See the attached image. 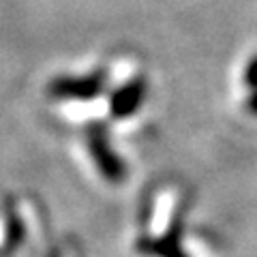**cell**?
<instances>
[{
    "label": "cell",
    "mask_w": 257,
    "mask_h": 257,
    "mask_svg": "<svg viewBox=\"0 0 257 257\" xmlns=\"http://www.w3.org/2000/svg\"><path fill=\"white\" fill-rule=\"evenodd\" d=\"M86 144L90 150V157L94 161L99 174L105 178L107 182H122L126 178V163L122 157L116 155V150L111 148V144L107 140V128L94 122L88 126L86 131Z\"/></svg>",
    "instance_id": "cell-1"
},
{
    "label": "cell",
    "mask_w": 257,
    "mask_h": 257,
    "mask_svg": "<svg viewBox=\"0 0 257 257\" xmlns=\"http://www.w3.org/2000/svg\"><path fill=\"white\" fill-rule=\"evenodd\" d=\"M103 84H105V73L103 71H94L90 75H64L50 82L47 92L54 99L88 101V99H94L103 90Z\"/></svg>",
    "instance_id": "cell-2"
},
{
    "label": "cell",
    "mask_w": 257,
    "mask_h": 257,
    "mask_svg": "<svg viewBox=\"0 0 257 257\" xmlns=\"http://www.w3.org/2000/svg\"><path fill=\"white\" fill-rule=\"evenodd\" d=\"M146 90L148 88H146V79L144 77H135L131 82H126L124 86H120L109 99L111 116L118 120L133 116L142 107L144 99H146Z\"/></svg>",
    "instance_id": "cell-3"
},
{
    "label": "cell",
    "mask_w": 257,
    "mask_h": 257,
    "mask_svg": "<svg viewBox=\"0 0 257 257\" xmlns=\"http://www.w3.org/2000/svg\"><path fill=\"white\" fill-rule=\"evenodd\" d=\"M140 251L148 253V255H157V257H187L180 242V225L176 223L167 234L159 236V238H144L140 240Z\"/></svg>",
    "instance_id": "cell-4"
},
{
    "label": "cell",
    "mask_w": 257,
    "mask_h": 257,
    "mask_svg": "<svg viewBox=\"0 0 257 257\" xmlns=\"http://www.w3.org/2000/svg\"><path fill=\"white\" fill-rule=\"evenodd\" d=\"M24 238V227H22V221L18 214H9V225H7V248H15L20 246Z\"/></svg>",
    "instance_id": "cell-5"
},
{
    "label": "cell",
    "mask_w": 257,
    "mask_h": 257,
    "mask_svg": "<svg viewBox=\"0 0 257 257\" xmlns=\"http://www.w3.org/2000/svg\"><path fill=\"white\" fill-rule=\"evenodd\" d=\"M244 84L251 88V90H257V54L248 60L246 69H244Z\"/></svg>",
    "instance_id": "cell-6"
},
{
    "label": "cell",
    "mask_w": 257,
    "mask_h": 257,
    "mask_svg": "<svg viewBox=\"0 0 257 257\" xmlns=\"http://www.w3.org/2000/svg\"><path fill=\"white\" fill-rule=\"evenodd\" d=\"M244 107L248 114H253L257 116V90H251V94L246 96V103H244Z\"/></svg>",
    "instance_id": "cell-7"
}]
</instances>
